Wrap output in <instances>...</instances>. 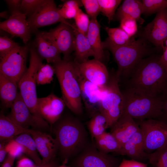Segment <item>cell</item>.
Masks as SVG:
<instances>
[{
    "label": "cell",
    "mask_w": 167,
    "mask_h": 167,
    "mask_svg": "<svg viewBox=\"0 0 167 167\" xmlns=\"http://www.w3.org/2000/svg\"><path fill=\"white\" fill-rule=\"evenodd\" d=\"M51 128L58 143L59 154L64 163L78 155L89 143L83 124L72 116L61 117Z\"/></svg>",
    "instance_id": "6da1fadb"
},
{
    "label": "cell",
    "mask_w": 167,
    "mask_h": 167,
    "mask_svg": "<svg viewBox=\"0 0 167 167\" xmlns=\"http://www.w3.org/2000/svg\"><path fill=\"white\" fill-rule=\"evenodd\" d=\"M129 87L153 97H161L167 90V71L160 57L142 59L130 77Z\"/></svg>",
    "instance_id": "7a4b0ae2"
},
{
    "label": "cell",
    "mask_w": 167,
    "mask_h": 167,
    "mask_svg": "<svg viewBox=\"0 0 167 167\" xmlns=\"http://www.w3.org/2000/svg\"><path fill=\"white\" fill-rule=\"evenodd\" d=\"M53 64L66 106L74 114H80L83 112V106L75 63L70 59H62Z\"/></svg>",
    "instance_id": "3957f363"
},
{
    "label": "cell",
    "mask_w": 167,
    "mask_h": 167,
    "mask_svg": "<svg viewBox=\"0 0 167 167\" xmlns=\"http://www.w3.org/2000/svg\"><path fill=\"white\" fill-rule=\"evenodd\" d=\"M122 93L124 101L122 114L140 121L160 118L162 109L161 97L150 96L130 88Z\"/></svg>",
    "instance_id": "277c9868"
},
{
    "label": "cell",
    "mask_w": 167,
    "mask_h": 167,
    "mask_svg": "<svg viewBox=\"0 0 167 167\" xmlns=\"http://www.w3.org/2000/svg\"><path fill=\"white\" fill-rule=\"evenodd\" d=\"M42 59L34 49L30 50V59L28 67L18 83L19 93L29 109L36 122L38 128H48V123L41 116L37 108L36 84V74Z\"/></svg>",
    "instance_id": "5b68a950"
},
{
    "label": "cell",
    "mask_w": 167,
    "mask_h": 167,
    "mask_svg": "<svg viewBox=\"0 0 167 167\" xmlns=\"http://www.w3.org/2000/svg\"><path fill=\"white\" fill-rule=\"evenodd\" d=\"M104 49L112 53L118 68L115 74L119 80L121 77H130L134 69L149 50L145 40L139 38L124 46L116 47L103 42Z\"/></svg>",
    "instance_id": "8992f818"
},
{
    "label": "cell",
    "mask_w": 167,
    "mask_h": 167,
    "mask_svg": "<svg viewBox=\"0 0 167 167\" xmlns=\"http://www.w3.org/2000/svg\"><path fill=\"white\" fill-rule=\"evenodd\" d=\"M116 74L110 77L104 90L100 105V112L106 118L108 128H111L122 114L123 97Z\"/></svg>",
    "instance_id": "52a82bcc"
},
{
    "label": "cell",
    "mask_w": 167,
    "mask_h": 167,
    "mask_svg": "<svg viewBox=\"0 0 167 167\" xmlns=\"http://www.w3.org/2000/svg\"><path fill=\"white\" fill-rule=\"evenodd\" d=\"M121 162L118 158L100 151L93 143L89 142L73 158L71 165V167H118Z\"/></svg>",
    "instance_id": "ba28073f"
},
{
    "label": "cell",
    "mask_w": 167,
    "mask_h": 167,
    "mask_svg": "<svg viewBox=\"0 0 167 167\" xmlns=\"http://www.w3.org/2000/svg\"><path fill=\"white\" fill-rule=\"evenodd\" d=\"M139 126L147 153L154 152L167 144V123L158 119H149L140 121Z\"/></svg>",
    "instance_id": "9c48e42d"
},
{
    "label": "cell",
    "mask_w": 167,
    "mask_h": 167,
    "mask_svg": "<svg viewBox=\"0 0 167 167\" xmlns=\"http://www.w3.org/2000/svg\"><path fill=\"white\" fill-rule=\"evenodd\" d=\"M28 47H19L0 60V73L18 83L27 69L26 61Z\"/></svg>",
    "instance_id": "30bf717a"
},
{
    "label": "cell",
    "mask_w": 167,
    "mask_h": 167,
    "mask_svg": "<svg viewBox=\"0 0 167 167\" xmlns=\"http://www.w3.org/2000/svg\"><path fill=\"white\" fill-rule=\"evenodd\" d=\"M75 24L61 23L55 28L48 32L46 35L54 43L61 53L63 55V59L70 60L71 54L74 51Z\"/></svg>",
    "instance_id": "8fae6325"
},
{
    "label": "cell",
    "mask_w": 167,
    "mask_h": 167,
    "mask_svg": "<svg viewBox=\"0 0 167 167\" xmlns=\"http://www.w3.org/2000/svg\"><path fill=\"white\" fill-rule=\"evenodd\" d=\"M31 30L54 24L58 22L71 24L61 15L54 1L46 0L27 19Z\"/></svg>",
    "instance_id": "7c38bea8"
},
{
    "label": "cell",
    "mask_w": 167,
    "mask_h": 167,
    "mask_svg": "<svg viewBox=\"0 0 167 167\" xmlns=\"http://www.w3.org/2000/svg\"><path fill=\"white\" fill-rule=\"evenodd\" d=\"M75 62L79 73L85 79L101 89L106 88L110 77L102 62L94 58L81 63Z\"/></svg>",
    "instance_id": "4fadbf2b"
},
{
    "label": "cell",
    "mask_w": 167,
    "mask_h": 167,
    "mask_svg": "<svg viewBox=\"0 0 167 167\" xmlns=\"http://www.w3.org/2000/svg\"><path fill=\"white\" fill-rule=\"evenodd\" d=\"M66 105L62 98L51 93L48 96L38 98L37 108L41 117L51 126L61 117Z\"/></svg>",
    "instance_id": "5bb4252c"
},
{
    "label": "cell",
    "mask_w": 167,
    "mask_h": 167,
    "mask_svg": "<svg viewBox=\"0 0 167 167\" xmlns=\"http://www.w3.org/2000/svg\"><path fill=\"white\" fill-rule=\"evenodd\" d=\"M143 35L145 39L164 50V42L167 38V9L157 13L153 20L145 27Z\"/></svg>",
    "instance_id": "9a60e30c"
},
{
    "label": "cell",
    "mask_w": 167,
    "mask_h": 167,
    "mask_svg": "<svg viewBox=\"0 0 167 167\" xmlns=\"http://www.w3.org/2000/svg\"><path fill=\"white\" fill-rule=\"evenodd\" d=\"M26 16L19 11L12 12L7 19L0 22V29L14 36L20 38L26 44L30 38L31 31Z\"/></svg>",
    "instance_id": "2e32d148"
},
{
    "label": "cell",
    "mask_w": 167,
    "mask_h": 167,
    "mask_svg": "<svg viewBox=\"0 0 167 167\" xmlns=\"http://www.w3.org/2000/svg\"><path fill=\"white\" fill-rule=\"evenodd\" d=\"M82 101L91 118L100 112V105L103 92L98 86L85 79L78 70Z\"/></svg>",
    "instance_id": "e0dca14e"
},
{
    "label": "cell",
    "mask_w": 167,
    "mask_h": 167,
    "mask_svg": "<svg viewBox=\"0 0 167 167\" xmlns=\"http://www.w3.org/2000/svg\"><path fill=\"white\" fill-rule=\"evenodd\" d=\"M30 134L34 139L37 151L42 158V163L45 164L54 159L59 148L56 139L36 130H32Z\"/></svg>",
    "instance_id": "ac0fdd59"
},
{
    "label": "cell",
    "mask_w": 167,
    "mask_h": 167,
    "mask_svg": "<svg viewBox=\"0 0 167 167\" xmlns=\"http://www.w3.org/2000/svg\"><path fill=\"white\" fill-rule=\"evenodd\" d=\"M118 154L141 162L148 160V153L145 151L144 137L140 129L121 147Z\"/></svg>",
    "instance_id": "d6986e66"
},
{
    "label": "cell",
    "mask_w": 167,
    "mask_h": 167,
    "mask_svg": "<svg viewBox=\"0 0 167 167\" xmlns=\"http://www.w3.org/2000/svg\"><path fill=\"white\" fill-rule=\"evenodd\" d=\"M110 133L122 147L140 129L139 125L128 115L122 114L111 128Z\"/></svg>",
    "instance_id": "ffe728a7"
},
{
    "label": "cell",
    "mask_w": 167,
    "mask_h": 167,
    "mask_svg": "<svg viewBox=\"0 0 167 167\" xmlns=\"http://www.w3.org/2000/svg\"><path fill=\"white\" fill-rule=\"evenodd\" d=\"M10 108L11 112L7 116L18 125L26 129H28L30 126L37 128L33 117L19 92Z\"/></svg>",
    "instance_id": "44dd1931"
},
{
    "label": "cell",
    "mask_w": 167,
    "mask_h": 167,
    "mask_svg": "<svg viewBox=\"0 0 167 167\" xmlns=\"http://www.w3.org/2000/svg\"><path fill=\"white\" fill-rule=\"evenodd\" d=\"M37 52L42 59L54 64L62 60L61 54L54 43L45 32L37 33L35 39Z\"/></svg>",
    "instance_id": "7402d4cb"
},
{
    "label": "cell",
    "mask_w": 167,
    "mask_h": 167,
    "mask_svg": "<svg viewBox=\"0 0 167 167\" xmlns=\"http://www.w3.org/2000/svg\"><path fill=\"white\" fill-rule=\"evenodd\" d=\"M74 29L75 34L74 61L81 63L88 60L90 57L94 58L95 54L86 35L80 32L75 26Z\"/></svg>",
    "instance_id": "603a6c76"
},
{
    "label": "cell",
    "mask_w": 167,
    "mask_h": 167,
    "mask_svg": "<svg viewBox=\"0 0 167 167\" xmlns=\"http://www.w3.org/2000/svg\"><path fill=\"white\" fill-rule=\"evenodd\" d=\"M32 130L25 129L13 121L8 116L0 115V140L5 142L24 133L30 134Z\"/></svg>",
    "instance_id": "cb8c5ba5"
},
{
    "label": "cell",
    "mask_w": 167,
    "mask_h": 167,
    "mask_svg": "<svg viewBox=\"0 0 167 167\" xmlns=\"http://www.w3.org/2000/svg\"><path fill=\"white\" fill-rule=\"evenodd\" d=\"M18 88L16 82L0 73V98L4 108H11L19 94Z\"/></svg>",
    "instance_id": "d4e9b609"
},
{
    "label": "cell",
    "mask_w": 167,
    "mask_h": 167,
    "mask_svg": "<svg viewBox=\"0 0 167 167\" xmlns=\"http://www.w3.org/2000/svg\"><path fill=\"white\" fill-rule=\"evenodd\" d=\"M100 27L96 19H91L86 36L94 53V58L103 62L105 54L101 38Z\"/></svg>",
    "instance_id": "484cf974"
},
{
    "label": "cell",
    "mask_w": 167,
    "mask_h": 167,
    "mask_svg": "<svg viewBox=\"0 0 167 167\" xmlns=\"http://www.w3.org/2000/svg\"><path fill=\"white\" fill-rule=\"evenodd\" d=\"M143 5L142 1L137 0H125L118 9L114 17L120 21L123 18L129 17L137 21L141 20Z\"/></svg>",
    "instance_id": "4316f807"
},
{
    "label": "cell",
    "mask_w": 167,
    "mask_h": 167,
    "mask_svg": "<svg viewBox=\"0 0 167 167\" xmlns=\"http://www.w3.org/2000/svg\"><path fill=\"white\" fill-rule=\"evenodd\" d=\"M14 141L22 147L23 152L34 161L35 165H39L42 163L35 141L30 134L24 133L19 135L15 137Z\"/></svg>",
    "instance_id": "83f0119b"
},
{
    "label": "cell",
    "mask_w": 167,
    "mask_h": 167,
    "mask_svg": "<svg viewBox=\"0 0 167 167\" xmlns=\"http://www.w3.org/2000/svg\"><path fill=\"white\" fill-rule=\"evenodd\" d=\"M94 139L93 143L96 148L105 153L113 152L118 154L121 147L117 140L110 133L105 131Z\"/></svg>",
    "instance_id": "f1b7e54d"
},
{
    "label": "cell",
    "mask_w": 167,
    "mask_h": 167,
    "mask_svg": "<svg viewBox=\"0 0 167 167\" xmlns=\"http://www.w3.org/2000/svg\"><path fill=\"white\" fill-rule=\"evenodd\" d=\"M105 29L108 37L104 42L108 44L116 47L128 45L135 40L133 37H130L120 27H105Z\"/></svg>",
    "instance_id": "f546056e"
},
{
    "label": "cell",
    "mask_w": 167,
    "mask_h": 167,
    "mask_svg": "<svg viewBox=\"0 0 167 167\" xmlns=\"http://www.w3.org/2000/svg\"><path fill=\"white\" fill-rule=\"evenodd\" d=\"M88 121L87 126L92 139L102 135L108 128L107 119L100 112L93 115Z\"/></svg>",
    "instance_id": "4dcf8cb0"
},
{
    "label": "cell",
    "mask_w": 167,
    "mask_h": 167,
    "mask_svg": "<svg viewBox=\"0 0 167 167\" xmlns=\"http://www.w3.org/2000/svg\"><path fill=\"white\" fill-rule=\"evenodd\" d=\"M55 73V69L53 66L49 64L42 63L37 73V84L44 85L50 84L53 79Z\"/></svg>",
    "instance_id": "1f68e13d"
},
{
    "label": "cell",
    "mask_w": 167,
    "mask_h": 167,
    "mask_svg": "<svg viewBox=\"0 0 167 167\" xmlns=\"http://www.w3.org/2000/svg\"><path fill=\"white\" fill-rule=\"evenodd\" d=\"M122 1L121 0H98L100 12L107 18L109 23L113 19L116 10Z\"/></svg>",
    "instance_id": "d6a6232c"
},
{
    "label": "cell",
    "mask_w": 167,
    "mask_h": 167,
    "mask_svg": "<svg viewBox=\"0 0 167 167\" xmlns=\"http://www.w3.org/2000/svg\"><path fill=\"white\" fill-rule=\"evenodd\" d=\"M148 160L152 167H167V149L164 147L148 153Z\"/></svg>",
    "instance_id": "836d02e7"
},
{
    "label": "cell",
    "mask_w": 167,
    "mask_h": 167,
    "mask_svg": "<svg viewBox=\"0 0 167 167\" xmlns=\"http://www.w3.org/2000/svg\"><path fill=\"white\" fill-rule=\"evenodd\" d=\"M81 1L70 0L66 1L60 9H59L61 16L65 19L75 18L79 10Z\"/></svg>",
    "instance_id": "e575fe53"
},
{
    "label": "cell",
    "mask_w": 167,
    "mask_h": 167,
    "mask_svg": "<svg viewBox=\"0 0 167 167\" xmlns=\"http://www.w3.org/2000/svg\"><path fill=\"white\" fill-rule=\"evenodd\" d=\"M143 13L151 14L167 9V0H143Z\"/></svg>",
    "instance_id": "d590c367"
},
{
    "label": "cell",
    "mask_w": 167,
    "mask_h": 167,
    "mask_svg": "<svg viewBox=\"0 0 167 167\" xmlns=\"http://www.w3.org/2000/svg\"><path fill=\"white\" fill-rule=\"evenodd\" d=\"M19 46L18 43L15 42L8 36H0V60Z\"/></svg>",
    "instance_id": "8d00e7d4"
},
{
    "label": "cell",
    "mask_w": 167,
    "mask_h": 167,
    "mask_svg": "<svg viewBox=\"0 0 167 167\" xmlns=\"http://www.w3.org/2000/svg\"><path fill=\"white\" fill-rule=\"evenodd\" d=\"M89 17L80 9L74 18L75 25L81 32L86 35L90 23Z\"/></svg>",
    "instance_id": "74e56055"
},
{
    "label": "cell",
    "mask_w": 167,
    "mask_h": 167,
    "mask_svg": "<svg viewBox=\"0 0 167 167\" xmlns=\"http://www.w3.org/2000/svg\"><path fill=\"white\" fill-rule=\"evenodd\" d=\"M46 0H22L20 12L29 16L32 15Z\"/></svg>",
    "instance_id": "f35d334b"
},
{
    "label": "cell",
    "mask_w": 167,
    "mask_h": 167,
    "mask_svg": "<svg viewBox=\"0 0 167 167\" xmlns=\"http://www.w3.org/2000/svg\"><path fill=\"white\" fill-rule=\"evenodd\" d=\"M120 27L130 37H133L138 31L137 21L129 17H126L120 21Z\"/></svg>",
    "instance_id": "ab89813d"
},
{
    "label": "cell",
    "mask_w": 167,
    "mask_h": 167,
    "mask_svg": "<svg viewBox=\"0 0 167 167\" xmlns=\"http://www.w3.org/2000/svg\"><path fill=\"white\" fill-rule=\"evenodd\" d=\"M87 14L91 19H96L100 12L98 0H82Z\"/></svg>",
    "instance_id": "60d3db41"
},
{
    "label": "cell",
    "mask_w": 167,
    "mask_h": 167,
    "mask_svg": "<svg viewBox=\"0 0 167 167\" xmlns=\"http://www.w3.org/2000/svg\"><path fill=\"white\" fill-rule=\"evenodd\" d=\"M118 167H148L146 164L133 160L123 159Z\"/></svg>",
    "instance_id": "b9f144b4"
},
{
    "label": "cell",
    "mask_w": 167,
    "mask_h": 167,
    "mask_svg": "<svg viewBox=\"0 0 167 167\" xmlns=\"http://www.w3.org/2000/svg\"><path fill=\"white\" fill-rule=\"evenodd\" d=\"M162 102V115L159 119L167 123V90L161 96Z\"/></svg>",
    "instance_id": "7bdbcfd3"
},
{
    "label": "cell",
    "mask_w": 167,
    "mask_h": 167,
    "mask_svg": "<svg viewBox=\"0 0 167 167\" xmlns=\"http://www.w3.org/2000/svg\"><path fill=\"white\" fill-rule=\"evenodd\" d=\"M5 1L8 6L12 10V12L20 11L22 0H5Z\"/></svg>",
    "instance_id": "ee69618b"
},
{
    "label": "cell",
    "mask_w": 167,
    "mask_h": 167,
    "mask_svg": "<svg viewBox=\"0 0 167 167\" xmlns=\"http://www.w3.org/2000/svg\"><path fill=\"white\" fill-rule=\"evenodd\" d=\"M164 43L165 47L164 46L163 54L160 57V61L167 71V38L165 40Z\"/></svg>",
    "instance_id": "f6af8a7d"
},
{
    "label": "cell",
    "mask_w": 167,
    "mask_h": 167,
    "mask_svg": "<svg viewBox=\"0 0 167 167\" xmlns=\"http://www.w3.org/2000/svg\"><path fill=\"white\" fill-rule=\"evenodd\" d=\"M16 156L8 153L3 161L1 167H12Z\"/></svg>",
    "instance_id": "bcb514c9"
},
{
    "label": "cell",
    "mask_w": 167,
    "mask_h": 167,
    "mask_svg": "<svg viewBox=\"0 0 167 167\" xmlns=\"http://www.w3.org/2000/svg\"><path fill=\"white\" fill-rule=\"evenodd\" d=\"M3 142L0 143V162L2 163L5 159L7 150L6 146Z\"/></svg>",
    "instance_id": "7dc6e473"
},
{
    "label": "cell",
    "mask_w": 167,
    "mask_h": 167,
    "mask_svg": "<svg viewBox=\"0 0 167 167\" xmlns=\"http://www.w3.org/2000/svg\"><path fill=\"white\" fill-rule=\"evenodd\" d=\"M34 164L29 159H23L18 162L17 167H33Z\"/></svg>",
    "instance_id": "c3c4849f"
},
{
    "label": "cell",
    "mask_w": 167,
    "mask_h": 167,
    "mask_svg": "<svg viewBox=\"0 0 167 167\" xmlns=\"http://www.w3.org/2000/svg\"><path fill=\"white\" fill-rule=\"evenodd\" d=\"M33 167H58V163L54 159L45 164L42 163L39 165H35Z\"/></svg>",
    "instance_id": "681fc988"
},
{
    "label": "cell",
    "mask_w": 167,
    "mask_h": 167,
    "mask_svg": "<svg viewBox=\"0 0 167 167\" xmlns=\"http://www.w3.org/2000/svg\"><path fill=\"white\" fill-rule=\"evenodd\" d=\"M0 17L1 18H7V19L9 18L8 17L7 13L6 11H4L1 12L0 14Z\"/></svg>",
    "instance_id": "f907efd6"
},
{
    "label": "cell",
    "mask_w": 167,
    "mask_h": 167,
    "mask_svg": "<svg viewBox=\"0 0 167 167\" xmlns=\"http://www.w3.org/2000/svg\"><path fill=\"white\" fill-rule=\"evenodd\" d=\"M165 147L167 149V144Z\"/></svg>",
    "instance_id": "816d5d0a"
},
{
    "label": "cell",
    "mask_w": 167,
    "mask_h": 167,
    "mask_svg": "<svg viewBox=\"0 0 167 167\" xmlns=\"http://www.w3.org/2000/svg\"></svg>",
    "instance_id": "f5cc1de1"
}]
</instances>
